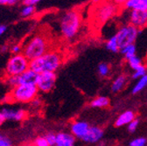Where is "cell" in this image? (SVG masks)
Instances as JSON below:
<instances>
[{
  "label": "cell",
  "instance_id": "obj_1",
  "mask_svg": "<svg viewBox=\"0 0 147 146\" xmlns=\"http://www.w3.org/2000/svg\"><path fill=\"white\" fill-rule=\"evenodd\" d=\"M59 32L67 41L75 40L82 28V17L78 10L64 11L59 19Z\"/></svg>",
  "mask_w": 147,
  "mask_h": 146
},
{
  "label": "cell",
  "instance_id": "obj_2",
  "mask_svg": "<svg viewBox=\"0 0 147 146\" xmlns=\"http://www.w3.org/2000/svg\"><path fill=\"white\" fill-rule=\"evenodd\" d=\"M22 46V53L30 61L52 50L50 48V40L44 33H35L32 35Z\"/></svg>",
  "mask_w": 147,
  "mask_h": 146
},
{
  "label": "cell",
  "instance_id": "obj_3",
  "mask_svg": "<svg viewBox=\"0 0 147 146\" xmlns=\"http://www.w3.org/2000/svg\"><path fill=\"white\" fill-rule=\"evenodd\" d=\"M63 63L62 54L55 50H50L42 56L30 61V69L41 74L45 72L55 73Z\"/></svg>",
  "mask_w": 147,
  "mask_h": 146
},
{
  "label": "cell",
  "instance_id": "obj_4",
  "mask_svg": "<svg viewBox=\"0 0 147 146\" xmlns=\"http://www.w3.org/2000/svg\"><path fill=\"white\" fill-rule=\"evenodd\" d=\"M120 12V6L112 3L109 0L93 5L91 12L92 20L96 26H102L113 20Z\"/></svg>",
  "mask_w": 147,
  "mask_h": 146
},
{
  "label": "cell",
  "instance_id": "obj_5",
  "mask_svg": "<svg viewBox=\"0 0 147 146\" xmlns=\"http://www.w3.org/2000/svg\"><path fill=\"white\" fill-rule=\"evenodd\" d=\"M39 93L36 84H22L11 89L6 96L7 102L18 103H30Z\"/></svg>",
  "mask_w": 147,
  "mask_h": 146
},
{
  "label": "cell",
  "instance_id": "obj_6",
  "mask_svg": "<svg viewBox=\"0 0 147 146\" xmlns=\"http://www.w3.org/2000/svg\"><path fill=\"white\" fill-rule=\"evenodd\" d=\"M30 68V61L23 53L11 54L8 59L5 70L4 76L20 75Z\"/></svg>",
  "mask_w": 147,
  "mask_h": 146
},
{
  "label": "cell",
  "instance_id": "obj_7",
  "mask_svg": "<svg viewBox=\"0 0 147 146\" xmlns=\"http://www.w3.org/2000/svg\"><path fill=\"white\" fill-rule=\"evenodd\" d=\"M141 32L142 31L138 28L126 22L120 25L115 32L120 49L127 45L135 44L141 34Z\"/></svg>",
  "mask_w": 147,
  "mask_h": 146
},
{
  "label": "cell",
  "instance_id": "obj_8",
  "mask_svg": "<svg viewBox=\"0 0 147 146\" xmlns=\"http://www.w3.org/2000/svg\"><path fill=\"white\" fill-rule=\"evenodd\" d=\"M56 82V74L53 72H45L38 74L36 86L42 93H48L54 87Z\"/></svg>",
  "mask_w": 147,
  "mask_h": 146
},
{
  "label": "cell",
  "instance_id": "obj_9",
  "mask_svg": "<svg viewBox=\"0 0 147 146\" xmlns=\"http://www.w3.org/2000/svg\"><path fill=\"white\" fill-rule=\"evenodd\" d=\"M126 23H129L139 30L147 28V11H126Z\"/></svg>",
  "mask_w": 147,
  "mask_h": 146
},
{
  "label": "cell",
  "instance_id": "obj_10",
  "mask_svg": "<svg viewBox=\"0 0 147 146\" xmlns=\"http://www.w3.org/2000/svg\"><path fill=\"white\" fill-rule=\"evenodd\" d=\"M4 117L6 121L13 122H22L26 119L27 112L23 108H4L1 110Z\"/></svg>",
  "mask_w": 147,
  "mask_h": 146
},
{
  "label": "cell",
  "instance_id": "obj_11",
  "mask_svg": "<svg viewBox=\"0 0 147 146\" xmlns=\"http://www.w3.org/2000/svg\"><path fill=\"white\" fill-rule=\"evenodd\" d=\"M90 125L84 121H76L71 124L70 133L76 138L82 140L87 132L88 131Z\"/></svg>",
  "mask_w": 147,
  "mask_h": 146
},
{
  "label": "cell",
  "instance_id": "obj_12",
  "mask_svg": "<svg viewBox=\"0 0 147 146\" xmlns=\"http://www.w3.org/2000/svg\"><path fill=\"white\" fill-rule=\"evenodd\" d=\"M104 132L102 129L97 126H90L88 131L82 138V141L88 143H99L103 137Z\"/></svg>",
  "mask_w": 147,
  "mask_h": 146
},
{
  "label": "cell",
  "instance_id": "obj_13",
  "mask_svg": "<svg viewBox=\"0 0 147 146\" xmlns=\"http://www.w3.org/2000/svg\"><path fill=\"white\" fill-rule=\"evenodd\" d=\"M76 137L68 132H59L56 134V143L53 146H75Z\"/></svg>",
  "mask_w": 147,
  "mask_h": 146
},
{
  "label": "cell",
  "instance_id": "obj_14",
  "mask_svg": "<svg viewBox=\"0 0 147 146\" xmlns=\"http://www.w3.org/2000/svg\"><path fill=\"white\" fill-rule=\"evenodd\" d=\"M123 8L124 11H147V0H126Z\"/></svg>",
  "mask_w": 147,
  "mask_h": 146
},
{
  "label": "cell",
  "instance_id": "obj_15",
  "mask_svg": "<svg viewBox=\"0 0 147 146\" xmlns=\"http://www.w3.org/2000/svg\"><path fill=\"white\" fill-rule=\"evenodd\" d=\"M38 74L32 69H28L20 75H18V81H20V85L22 84H36V80Z\"/></svg>",
  "mask_w": 147,
  "mask_h": 146
},
{
  "label": "cell",
  "instance_id": "obj_16",
  "mask_svg": "<svg viewBox=\"0 0 147 146\" xmlns=\"http://www.w3.org/2000/svg\"><path fill=\"white\" fill-rule=\"evenodd\" d=\"M136 118L135 113L131 110H127L123 113H122L116 120L115 126L116 127H123L125 125H128L131 121H133Z\"/></svg>",
  "mask_w": 147,
  "mask_h": 146
},
{
  "label": "cell",
  "instance_id": "obj_17",
  "mask_svg": "<svg viewBox=\"0 0 147 146\" xmlns=\"http://www.w3.org/2000/svg\"><path fill=\"white\" fill-rule=\"evenodd\" d=\"M105 48L111 52H120V46L117 39L116 34L110 35L105 41Z\"/></svg>",
  "mask_w": 147,
  "mask_h": 146
},
{
  "label": "cell",
  "instance_id": "obj_18",
  "mask_svg": "<svg viewBox=\"0 0 147 146\" xmlns=\"http://www.w3.org/2000/svg\"><path fill=\"white\" fill-rule=\"evenodd\" d=\"M127 82V77L123 75L117 76L111 84V90L114 93H118L125 87Z\"/></svg>",
  "mask_w": 147,
  "mask_h": 146
},
{
  "label": "cell",
  "instance_id": "obj_19",
  "mask_svg": "<svg viewBox=\"0 0 147 146\" xmlns=\"http://www.w3.org/2000/svg\"><path fill=\"white\" fill-rule=\"evenodd\" d=\"M120 53L123 55V57L128 61L130 58L133 57L137 54V46L136 44H131L127 45L120 49Z\"/></svg>",
  "mask_w": 147,
  "mask_h": 146
},
{
  "label": "cell",
  "instance_id": "obj_20",
  "mask_svg": "<svg viewBox=\"0 0 147 146\" xmlns=\"http://www.w3.org/2000/svg\"><path fill=\"white\" fill-rule=\"evenodd\" d=\"M109 105V99L107 96H103L96 97L90 102V106L92 108H106Z\"/></svg>",
  "mask_w": 147,
  "mask_h": 146
},
{
  "label": "cell",
  "instance_id": "obj_21",
  "mask_svg": "<svg viewBox=\"0 0 147 146\" xmlns=\"http://www.w3.org/2000/svg\"><path fill=\"white\" fill-rule=\"evenodd\" d=\"M146 87H147V75L137 80V82L132 87V94L136 95V94L140 93Z\"/></svg>",
  "mask_w": 147,
  "mask_h": 146
},
{
  "label": "cell",
  "instance_id": "obj_22",
  "mask_svg": "<svg viewBox=\"0 0 147 146\" xmlns=\"http://www.w3.org/2000/svg\"><path fill=\"white\" fill-rule=\"evenodd\" d=\"M35 12H36V7L34 5H23L20 9V15L23 19H28V17H31L32 16H33Z\"/></svg>",
  "mask_w": 147,
  "mask_h": 146
},
{
  "label": "cell",
  "instance_id": "obj_23",
  "mask_svg": "<svg viewBox=\"0 0 147 146\" xmlns=\"http://www.w3.org/2000/svg\"><path fill=\"white\" fill-rule=\"evenodd\" d=\"M127 63H128L129 67H131V69L132 71H134V70L138 69V67L144 66L142 59H141L138 55H137V54H136V55H134L133 57H131V58L129 59V60L127 61Z\"/></svg>",
  "mask_w": 147,
  "mask_h": 146
},
{
  "label": "cell",
  "instance_id": "obj_24",
  "mask_svg": "<svg viewBox=\"0 0 147 146\" xmlns=\"http://www.w3.org/2000/svg\"><path fill=\"white\" fill-rule=\"evenodd\" d=\"M5 83L10 87V89L20 85V81H18V75H12V76H4Z\"/></svg>",
  "mask_w": 147,
  "mask_h": 146
},
{
  "label": "cell",
  "instance_id": "obj_25",
  "mask_svg": "<svg viewBox=\"0 0 147 146\" xmlns=\"http://www.w3.org/2000/svg\"><path fill=\"white\" fill-rule=\"evenodd\" d=\"M97 72L101 77H107L109 75L110 67L106 62H102L97 67Z\"/></svg>",
  "mask_w": 147,
  "mask_h": 146
},
{
  "label": "cell",
  "instance_id": "obj_26",
  "mask_svg": "<svg viewBox=\"0 0 147 146\" xmlns=\"http://www.w3.org/2000/svg\"><path fill=\"white\" fill-rule=\"evenodd\" d=\"M145 75H147V69L144 66H142V67H138V69H136L132 72L131 77H132V79L138 80L139 78L144 76Z\"/></svg>",
  "mask_w": 147,
  "mask_h": 146
},
{
  "label": "cell",
  "instance_id": "obj_27",
  "mask_svg": "<svg viewBox=\"0 0 147 146\" xmlns=\"http://www.w3.org/2000/svg\"><path fill=\"white\" fill-rule=\"evenodd\" d=\"M147 144V138L146 137H137L131 140L129 143V146H146Z\"/></svg>",
  "mask_w": 147,
  "mask_h": 146
},
{
  "label": "cell",
  "instance_id": "obj_28",
  "mask_svg": "<svg viewBox=\"0 0 147 146\" xmlns=\"http://www.w3.org/2000/svg\"><path fill=\"white\" fill-rule=\"evenodd\" d=\"M33 146H50L49 143L47 142V140L46 139L45 136H40L36 137L35 140L32 143Z\"/></svg>",
  "mask_w": 147,
  "mask_h": 146
},
{
  "label": "cell",
  "instance_id": "obj_29",
  "mask_svg": "<svg viewBox=\"0 0 147 146\" xmlns=\"http://www.w3.org/2000/svg\"><path fill=\"white\" fill-rule=\"evenodd\" d=\"M22 49H23V46L18 43H14L13 45L10 46V52H11V54L22 53Z\"/></svg>",
  "mask_w": 147,
  "mask_h": 146
},
{
  "label": "cell",
  "instance_id": "obj_30",
  "mask_svg": "<svg viewBox=\"0 0 147 146\" xmlns=\"http://www.w3.org/2000/svg\"><path fill=\"white\" fill-rule=\"evenodd\" d=\"M0 146H12V143L10 137L6 135L0 134Z\"/></svg>",
  "mask_w": 147,
  "mask_h": 146
},
{
  "label": "cell",
  "instance_id": "obj_31",
  "mask_svg": "<svg viewBox=\"0 0 147 146\" xmlns=\"http://www.w3.org/2000/svg\"><path fill=\"white\" fill-rule=\"evenodd\" d=\"M138 126H139V121L135 118L133 121H131L130 123L127 125V129L131 133H133V132H135L137 131Z\"/></svg>",
  "mask_w": 147,
  "mask_h": 146
},
{
  "label": "cell",
  "instance_id": "obj_32",
  "mask_svg": "<svg viewBox=\"0 0 147 146\" xmlns=\"http://www.w3.org/2000/svg\"><path fill=\"white\" fill-rule=\"evenodd\" d=\"M46 139L47 140V142L49 143L50 146H53L55 143H56V134L53 132H48L47 134L45 135Z\"/></svg>",
  "mask_w": 147,
  "mask_h": 146
},
{
  "label": "cell",
  "instance_id": "obj_33",
  "mask_svg": "<svg viewBox=\"0 0 147 146\" xmlns=\"http://www.w3.org/2000/svg\"><path fill=\"white\" fill-rule=\"evenodd\" d=\"M30 104H31V107H32V108L35 109V108H38L39 107H40L42 103H41V101H40L39 98H37V97H36L34 100H32V101L30 102Z\"/></svg>",
  "mask_w": 147,
  "mask_h": 146
},
{
  "label": "cell",
  "instance_id": "obj_34",
  "mask_svg": "<svg viewBox=\"0 0 147 146\" xmlns=\"http://www.w3.org/2000/svg\"><path fill=\"white\" fill-rule=\"evenodd\" d=\"M42 0H23L22 3L23 5H38L40 2H41Z\"/></svg>",
  "mask_w": 147,
  "mask_h": 146
},
{
  "label": "cell",
  "instance_id": "obj_35",
  "mask_svg": "<svg viewBox=\"0 0 147 146\" xmlns=\"http://www.w3.org/2000/svg\"><path fill=\"white\" fill-rule=\"evenodd\" d=\"M109 1H111L112 3L116 4L117 5H118L120 7H123V5L126 2V0H109Z\"/></svg>",
  "mask_w": 147,
  "mask_h": 146
},
{
  "label": "cell",
  "instance_id": "obj_36",
  "mask_svg": "<svg viewBox=\"0 0 147 146\" xmlns=\"http://www.w3.org/2000/svg\"><path fill=\"white\" fill-rule=\"evenodd\" d=\"M7 26L5 25H0V37L7 31Z\"/></svg>",
  "mask_w": 147,
  "mask_h": 146
},
{
  "label": "cell",
  "instance_id": "obj_37",
  "mask_svg": "<svg viewBox=\"0 0 147 146\" xmlns=\"http://www.w3.org/2000/svg\"><path fill=\"white\" fill-rule=\"evenodd\" d=\"M8 50L10 51V46H9L8 45H6V44L3 45V46H1V48H0V52H1L2 53H5V52H6Z\"/></svg>",
  "mask_w": 147,
  "mask_h": 146
},
{
  "label": "cell",
  "instance_id": "obj_38",
  "mask_svg": "<svg viewBox=\"0 0 147 146\" xmlns=\"http://www.w3.org/2000/svg\"><path fill=\"white\" fill-rule=\"evenodd\" d=\"M105 1L106 0H91V4H92V5H100Z\"/></svg>",
  "mask_w": 147,
  "mask_h": 146
},
{
  "label": "cell",
  "instance_id": "obj_39",
  "mask_svg": "<svg viewBox=\"0 0 147 146\" xmlns=\"http://www.w3.org/2000/svg\"><path fill=\"white\" fill-rule=\"evenodd\" d=\"M5 121H6V120H5V118L4 117V116H3V114H2L1 110H0V127H1V126L3 125V123H4Z\"/></svg>",
  "mask_w": 147,
  "mask_h": 146
},
{
  "label": "cell",
  "instance_id": "obj_40",
  "mask_svg": "<svg viewBox=\"0 0 147 146\" xmlns=\"http://www.w3.org/2000/svg\"><path fill=\"white\" fill-rule=\"evenodd\" d=\"M11 0H0V5H10Z\"/></svg>",
  "mask_w": 147,
  "mask_h": 146
},
{
  "label": "cell",
  "instance_id": "obj_41",
  "mask_svg": "<svg viewBox=\"0 0 147 146\" xmlns=\"http://www.w3.org/2000/svg\"><path fill=\"white\" fill-rule=\"evenodd\" d=\"M21 0H11V2H10V6L11 5H16L17 3H18V2H20ZM23 1V0H22Z\"/></svg>",
  "mask_w": 147,
  "mask_h": 146
},
{
  "label": "cell",
  "instance_id": "obj_42",
  "mask_svg": "<svg viewBox=\"0 0 147 146\" xmlns=\"http://www.w3.org/2000/svg\"><path fill=\"white\" fill-rule=\"evenodd\" d=\"M22 146H33V144L32 143H26V144H24Z\"/></svg>",
  "mask_w": 147,
  "mask_h": 146
}]
</instances>
